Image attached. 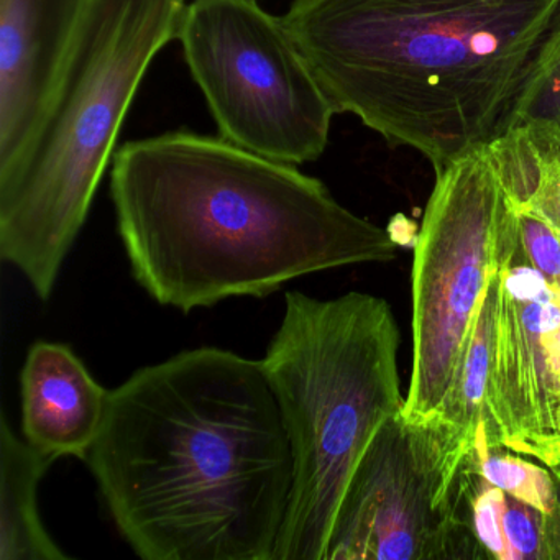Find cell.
<instances>
[{"mask_svg":"<svg viewBox=\"0 0 560 560\" xmlns=\"http://www.w3.org/2000/svg\"><path fill=\"white\" fill-rule=\"evenodd\" d=\"M84 462L142 559L273 560L294 464L260 360L201 347L137 370Z\"/></svg>","mask_w":560,"mask_h":560,"instance_id":"1","label":"cell"},{"mask_svg":"<svg viewBox=\"0 0 560 560\" xmlns=\"http://www.w3.org/2000/svg\"><path fill=\"white\" fill-rule=\"evenodd\" d=\"M110 195L137 283L185 314L398 255L388 231L319 179L188 130L126 143Z\"/></svg>","mask_w":560,"mask_h":560,"instance_id":"2","label":"cell"},{"mask_svg":"<svg viewBox=\"0 0 560 560\" xmlns=\"http://www.w3.org/2000/svg\"><path fill=\"white\" fill-rule=\"evenodd\" d=\"M560 0H293L283 22L336 114L435 170L490 145Z\"/></svg>","mask_w":560,"mask_h":560,"instance_id":"3","label":"cell"},{"mask_svg":"<svg viewBox=\"0 0 560 560\" xmlns=\"http://www.w3.org/2000/svg\"><path fill=\"white\" fill-rule=\"evenodd\" d=\"M186 0H88L31 143L0 176V257L47 301L133 97L179 34Z\"/></svg>","mask_w":560,"mask_h":560,"instance_id":"4","label":"cell"},{"mask_svg":"<svg viewBox=\"0 0 560 560\" xmlns=\"http://www.w3.org/2000/svg\"><path fill=\"white\" fill-rule=\"evenodd\" d=\"M401 336L382 298L290 291L260 360L293 452L287 520L273 560H324L350 477L383 424L402 411Z\"/></svg>","mask_w":560,"mask_h":560,"instance_id":"5","label":"cell"},{"mask_svg":"<svg viewBox=\"0 0 560 560\" xmlns=\"http://www.w3.org/2000/svg\"><path fill=\"white\" fill-rule=\"evenodd\" d=\"M517 215L487 147L435 170L412 261V370L401 415L434 419L491 280L517 248Z\"/></svg>","mask_w":560,"mask_h":560,"instance_id":"6","label":"cell"},{"mask_svg":"<svg viewBox=\"0 0 560 560\" xmlns=\"http://www.w3.org/2000/svg\"><path fill=\"white\" fill-rule=\"evenodd\" d=\"M176 40L222 139L294 166L323 155L336 110L283 19L257 0H192Z\"/></svg>","mask_w":560,"mask_h":560,"instance_id":"7","label":"cell"},{"mask_svg":"<svg viewBox=\"0 0 560 560\" xmlns=\"http://www.w3.org/2000/svg\"><path fill=\"white\" fill-rule=\"evenodd\" d=\"M474 448L439 418L386 421L350 477L324 560H471L460 504Z\"/></svg>","mask_w":560,"mask_h":560,"instance_id":"8","label":"cell"},{"mask_svg":"<svg viewBox=\"0 0 560 560\" xmlns=\"http://www.w3.org/2000/svg\"><path fill=\"white\" fill-rule=\"evenodd\" d=\"M481 428L490 448L560 464V287L517 248L497 277Z\"/></svg>","mask_w":560,"mask_h":560,"instance_id":"9","label":"cell"},{"mask_svg":"<svg viewBox=\"0 0 560 560\" xmlns=\"http://www.w3.org/2000/svg\"><path fill=\"white\" fill-rule=\"evenodd\" d=\"M88 0H0V176L24 155Z\"/></svg>","mask_w":560,"mask_h":560,"instance_id":"10","label":"cell"},{"mask_svg":"<svg viewBox=\"0 0 560 560\" xmlns=\"http://www.w3.org/2000/svg\"><path fill=\"white\" fill-rule=\"evenodd\" d=\"M22 434L47 457L86 460L110 392L96 382L71 347L35 342L21 373Z\"/></svg>","mask_w":560,"mask_h":560,"instance_id":"11","label":"cell"},{"mask_svg":"<svg viewBox=\"0 0 560 560\" xmlns=\"http://www.w3.org/2000/svg\"><path fill=\"white\" fill-rule=\"evenodd\" d=\"M54 458L32 447L0 421V560H68L45 529L38 487Z\"/></svg>","mask_w":560,"mask_h":560,"instance_id":"12","label":"cell"},{"mask_svg":"<svg viewBox=\"0 0 560 560\" xmlns=\"http://www.w3.org/2000/svg\"><path fill=\"white\" fill-rule=\"evenodd\" d=\"M462 481V520L471 560H546V514L485 480L471 467L470 455Z\"/></svg>","mask_w":560,"mask_h":560,"instance_id":"13","label":"cell"},{"mask_svg":"<svg viewBox=\"0 0 560 560\" xmlns=\"http://www.w3.org/2000/svg\"><path fill=\"white\" fill-rule=\"evenodd\" d=\"M487 149L511 202L560 232V136L542 127H511Z\"/></svg>","mask_w":560,"mask_h":560,"instance_id":"14","label":"cell"},{"mask_svg":"<svg viewBox=\"0 0 560 560\" xmlns=\"http://www.w3.org/2000/svg\"><path fill=\"white\" fill-rule=\"evenodd\" d=\"M497 277L491 280L480 311L475 317L470 342L465 350L451 392L435 416L447 424L454 425L475 442H477L478 429L483 422L485 395H487L491 359H493Z\"/></svg>","mask_w":560,"mask_h":560,"instance_id":"15","label":"cell"},{"mask_svg":"<svg viewBox=\"0 0 560 560\" xmlns=\"http://www.w3.org/2000/svg\"><path fill=\"white\" fill-rule=\"evenodd\" d=\"M517 126L542 127L560 136V9L517 94L506 130Z\"/></svg>","mask_w":560,"mask_h":560,"instance_id":"16","label":"cell"},{"mask_svg":"<svg viewBox=\"0 0 560 560\" xmlns=\"http://www.w3.org/2000/svg\"><path fill=\"white\" fill-rule=\"evenodd\" d=\"M470 462L471 467L494 487L542 514L552 513L556 491L550 468L530 464L520 455L498 454V448L488 447L481 424Z\"/></svg>","mask_w":560,"mask_h":560,"instance_id":"17","label":"cell"},{"mask_svg":"<svg viewBox=\"0 0 560 560\" xmlns=\"http://www.w3.org/2000/svg\"><path fill=\"white\" fill-rule=\"evenodd\" d=\"M516 215L521 257L560 287V232L529 209L516 208Z\"/></svg>","mask_w":560,"mask_h":560,"instance_id":"18","label":"cell"},{"mask_svg":"<svg viewBox=\"0 0 560 560\" xmlns=\"http://www.w3.org/2000/svg\"><path fill=\"white\" fill-rule=\"evenodd\" d=\"M553 478V508L552 513L544 516V547L546 560H560V467L550 468Z\"/></svg>","mask_w":560,"mask_h":560,"instance_id":"19","label":"cell"},{"mask_svg":"<svg viewBox=\"0 0 560 560\" xmlns=\"http://www.w3.org/2000/svg\"><path fill=\"white\" fill-rule=\"evenodd\" d=\"M557 465H559V467H560V464H557Z\"/></svg>","mask_w":560,"mask_h":560,"instance_id":"20","label":"cell"}]
</instances>
